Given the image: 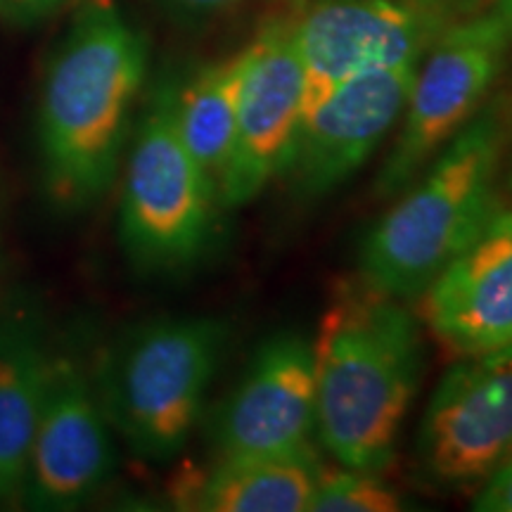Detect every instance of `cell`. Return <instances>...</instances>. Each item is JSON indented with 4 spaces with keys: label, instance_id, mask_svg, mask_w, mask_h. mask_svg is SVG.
Listing matches in <instances>:
<instances>
[{
    "label": "cell",
    "instance_id": "obj_1",
    "mask_svg": "<svg viewBox=\"0 0 512 512\" xmlns=\"http://www.w3.org/2000/svg\"><path fill=\"white\" fill-rule=\"evenodd\" d=\"M316 434L339 465L382 472L422 370L418 320L366 280L332 294L311 342Z\"/></svg>",
    "mask_w": 512,
    "mask_h": 512
},
{
    "label": "cell",
    "instance_id": "obj_2",
    "mask_svg": "<svg viewBox=\"0 0 512 512\" xmlns=\"http://www.w3.org/2000/svg\"><path fill=\"white\" fill-rule=\"evenodd\" d=\"M510 143L512 98H489L366 235L358 275L401 302L422 297L501 204Z\"/></svg>",
    "mask_w": 512,
    "mask_h": 512
},
{
    "label": "cell",
    "instance_id": "obj_3",
    "mask_svg": "<svg viewBox=\"0 0 512 512\" xmlns=\"http://www.w3.org/2000/svg\"><path fill=\"white\" fill-rule=\"evenodd\" d=\"M145 67L143 38L102 5L88 10L62 43L38 117L48 185L60 202L81 207L112 185Z\"/></svg>",
    "mask_w": 512,
    "mask_h": 512
},
{
    "label": "cell",
    "instance_id": "obj_4",
    "mask_svg": "<svg viewBox=\"0 0 512 512\" xmlns=\"http://www.w3.org/2000/svg\"><path fill=\"white\" fill-rule=\"evenodd\" d=\"M228 328L216 318H162L128 332L95 377L112 430L152 463L188 444L219 370Z\"/></svg>",
    "mask_w": 512,
    "mask_h": 512
},
{
    "label": "cell",
    "instance_id": "obj_5",
    "mask_svg": "<svg viewBox=\"0 0 512 512\" xmlns=\"http://www.w3.org/2000/svg\"><path fill=\"white\" fill-rule=\"evenodd\" d=\"M221 195L178 136L162 93L133 138L121 188V245L140 268L178 271L209 247Z\"/></svg>",
    "mask_w": 512,
    "mask_h": 512
},
{
    "label": "cell",
    "instance_id": "obj_6",
    "mask_svg": "<svg viewBox=\"0 0 512 512\" xmlns=\"http://www.w3.org/2000/svg\"><path fill=\"white\" fill-rule=\"evenodd\" d=\"M510 48L508 27L496 8L451 24L434 38L425 67L415 72L392 150L375 178L377 195H401L482 110Z\"/></svg>",
    "mask_w": 512,
    "mask_h": 512
},
{
    "label": "cell",
    "instance_id": "obj_7",
    "mask_svg": "<svg viewBox=\"0 0 512 512\" xmlns=\"http://www.w3.org/2000/svg\"><path fill=\"white\" fill-rule=\"evenodd\" d=\"M512 453V347L463 356L427 401L418 434L425 475L482 486Z\"/></svg>",
    "mask_w": 512,
    "mask_h": 512
},
{
    "label": "cell",
    "instance_id": "obj_8",
    "mask_svg": "<svg viewBox=\"0 0 512 512\" xmlns=\"http://www.w3.org/2000/svg\"><path fill=\"white\" fill-rule=\"evenodd\" d=\"M247 50L238 133L219 195L226 207L254 202L290 164L304 121V67L297 15L273 17Z\"/></svg>",
    "mask_w": 512,
    "mask_h": 512
},
{
    "label": "cell",
    "instance_id": "obj_9",
    "mask_svg": "<svg viewBox=\"0 0 512 512\" xmlns=\"http://www.w3.org/2000/svg\"><path fill=\"white\" fill-rule=\"evenodd\" d=\"M444 27L401 0H316L297 15L304 119L370 69L418 64Z\"/></svg>",
    "mask_w": 512,
    "mask_h": 512
},
{
    "label": "cell",
    "instance_id": "obj_10",
    "mask_svg": "<svg viewBox=\"0 0 512 512\" xmlns=\"http://www.w3.org/2000/svg\"><path fill=\"white\" fill-rule=\"evenodd\" d=\"M114 465L112 425L93 380L67 358H53L22 501L38 510L81 508L112 477Z\"/></svg>",
    "mask_w": 512,
    "mask_h": 512
},
{
    "label": "cell",
    "instance_id": "obj_11",
    "mask_svg": "<svg viewBox=\"0 0 512 512\" xmlns=\"http://www.w3.org/2000/svg\"><path fill=\"white\" fill-rule=\"evenodd\" d=\"M415 72L418 64L358 74L302 121L283 174L290 176L294 195H330L356 176L403 117Z\"/></svg>",
    "mask_w": 512,
    "mask_h": 512
},
{
    "label": "cell",
    "instance_id": "obj_12",
    "mask_svg": "<svg viewBox=\"0 0 512 512\" xmlns=\"http://www.w3.org/2000/svg\"><path fill=\"white\" fill-rule=\"evenodd\" d=\"M316 434V377L311 342L294 332L268 337L216 411V458L285 453Z\"/></svg>",
    "mask_w": 512,
    "mask_h": 512
},
{
    "label": "cell",
    "instance_id": "obj_13",
    "mask_svg": "<svg viewBox=\"0 0 512 512\" xmlns=\"http://www.w3.org/2000/svg\"><path fill=\"white\" fill-rule=\"evenodd\" d=\"M425 320L460 356L512 347V207L498 204L475 240L422 292Z\"/></svg>",
    "mask_w": 512,
    "mask_h": 512
},
{
    "label": "cell",
    "instance_id": "obj_14",
    "mask_svg": "<svg viewBox=\"0 0 512 512\" xmlns=\"http://www.w3.org/2000/svg\"><path fill=\"white\" fill-rule=\"evenodd\" d=\"M320 467L313 446L216 458L204 475L181 486L178 503L202 512H306Z\"/></svg>",
    "mask_w": 512,
    "mask_h": 512
},
{
    "label": "cell",
    "instance_id": "obj_15",
    "mask_svg": "<svg viewBox=\"0 0 512 512\" xmlns=\"http://www.w3.org/2000/svg\"><path fill=\"white\" fill-rule=\"evenodd\" d=\"M50 361L17 330L0 335V505L22 501Z\"/></svg>",
    "mask_w": 512,
    "mask_h": 512
},
{
    "label": "cell",
    "instance_id": "obj_16",
    "mask_svg": "<svg viewBox=\"0 0 512 512\" xmlns=\"http://www.w3.org/2000/svg\"><path fill=\"white\" fill-rule=\"evenodd\" d=\"M245 64L247 50H240L228 60L200 69L181 91L166 93L178 136L216 188L235 147Z\"/></svg>",
    "mask_w": 512,
    "mask_h": 512
},
{
    "label": "cell",
    "instance_id": "obj_17",
    "mask_svg": "<svg viewBox=\"0 0 512 512\" xmlns=\"http://www.w3.org/2000/svg\"><path fill=\"white\" fill-rule=\"evenodd\" d=\"M401 498L380 472L356 470V467H320L309 512H396Z\"/></svg>",
    "mask_w": 512,
    "mask_h": 512
},
{
    "label": "cell",
    "instance_id": "obj_18",
    "mask_svg": "<svg viewBox=\"0 0 512 512\" xmlns=\"http://www.w3.org/2000/svg\"><path fill=\"white\" fill-rule=\"evenodd\" d=\"M401 3L444 29L496 8V0H401Z\"/></svg>",
    "mask_w": 512,
    "mask_h": 512
},
{
    "label": "cell",
    "instance_id": "obj_19",
    "mask_svg": "<svg viewBox=\"0 0 512 512\" xmlns=\"http://www.w3.org/2000/svg\"><path fill=\"white\" fill-rule=\"evenodd\" d=\"M472 508L479 512H512V453L494 475L479 486Z\"/></svg>",
    "mask_w": 512,
    "mask_h": 512
},
{
    "label": "cell",
    "instance_id": "obj_20",
    "mask_svg": "<svg viewBox=\"0 0 512 512\" xmlns=\"http://www.w3.org/2000/svg\"><path fill=\"white\" fill-rule=\"evenodd\" d=\"M64 0H0V8L17 22H31L41 19L60 8Z\"/></svg>",
    "mask_w": 512,
    "mask_h": 512
},
{
    "label": "cell",
    "instance_id": "obj_21",
    "mask_svg": "<svg viewBox=\"0 0 512 512\" xmlns=\"http://www.w3.org/2000/svg\"><path fill=\"white\" fill-rule=\"evenodd\" d=\"M178 10L190 12V15H211V12L228 10L233 5L245 3V0H171Z\"/></svg>",
    "mask_w": 512,
    "mask_h": 512
},
{
    "label": "cell",
    "instance_id": "obj_22",
    "mask_svg": "<svg viewBox=\"0 0 512 512\" xmlns=\"http://www.w3.org/2000/svg\"><path fill=\"white\" fill-rule=\"evenodd\" d=\"M496 10H498V15L503 17L505 27H508L510 41H512V0H496Z\"/></svg>",
    "mask_w": 512,
    "mask_h": 512
},
{
    "label": "cell",
    "instance_id": "obj_23",
    "mask_svg": "<svg viewBox=\"0 0 512 512\" xmlns=\"http://www.w3.org/2000/svg\"><path fill=\"white\" fill-rule=\"evenodd\" d=\"M503 181H505V192L510 197V207H512V143L508 150V157H505V166H503Z\"/></svg>",
    "mask_w": 512,
    "mask_h": 512
}]
</instances>
